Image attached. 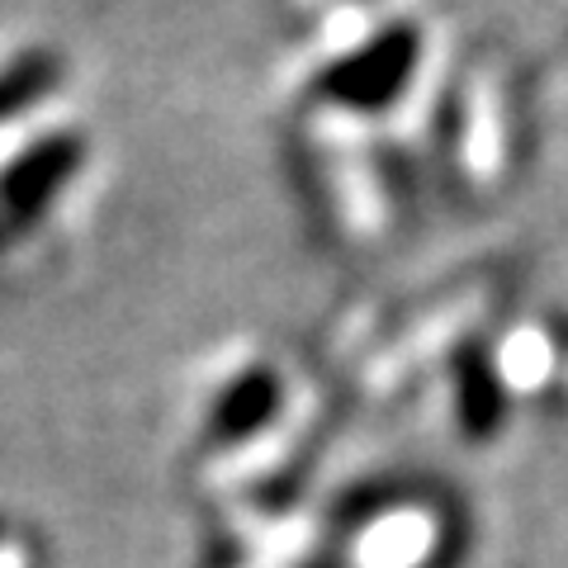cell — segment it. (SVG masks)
I'll return each instance as SVG.
<instances>
[{"label": "cell", "instance_id": "3", "mask_svg": "<svg viewBox=\"0 0 568 568\" xmlns=\"http://www.w3.org/2000/svg\"><path fill=\"white\" fill-rule=\"evenodd\" d=\"M308 407H313V394L284 369L280 355L233 351L204 379L194 455L209 459V465H227V459L261 446L265 436H275L280 426H290Z\"/></svg>", "mask_w": 568, "mask_h": 568}, {"label": "cell", "instance_id": "4", "mask_svg": "<svg viewBox=\"0 0 568 568\" xmlns=\"http://www.w3.org/2000/svg\"><path fill=\"white\" fill-rule=\"evenodd\" d=\"M346 517L355 568H426L450 540L446 511L407 488H365Z\"/></svg>", "mask_w": 568, "mask_h": 568}, {"label": "cell", "instance_id": "1", "mask_svg": "<svg viewBox=\"0 0 568 568\" xmlns=\"http://www.w3.org/2000/svg\"><path fill=\"white\" fill-rule=\"evenodd\" d=\"M290 171L313 233L336 256L388 252L417 219L422 181L379 129L290 104Z\"/></svg>", "mask_w": 568, "mask_h": 568}, {"label": "cell", "instance_id": "5", "mask_svg": "<svg viewBox=\"0 0 568 568\" xmlns=\"http://www.w3.org/2000/svg\"><path fill=\"white\" fill-rule=\"evenodd\" d=\"M403 0H294L298 24L313 20H332V14H379V10H398Z\"/></svg>", "mask_w": 568, "mask_h": 568}, {"label": "cell", "instance_id": "2", "mask_svg": "<svg viewBox=\"0 0 568 568\" xmlns=\"http://www.w3.org/2000/svg\"><path fill=\"white\" fill-rule=\"evenodd\" d=\"M521 162V91L503 52L446 48L417 129L422 185L459 204H488Z\"/></svg>", "mask_w": 568, "mask_h": 568}]
</instances>
